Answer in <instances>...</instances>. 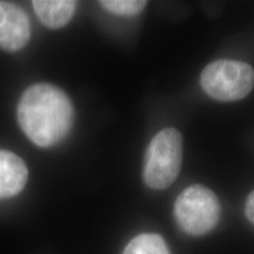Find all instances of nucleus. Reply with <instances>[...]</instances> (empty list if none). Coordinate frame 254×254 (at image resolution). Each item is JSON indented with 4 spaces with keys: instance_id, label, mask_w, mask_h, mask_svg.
Here are the masks:
<instances>
[{
    "instance_id": "nucleus-1",
    "label": "nucleus",
    "mask_w": 254,
    "mask_h": 254,
    "mask_svg": "<svg viewBox=\"0 0 254 254\" xmlns=\"http://www.w3.org/2000/svg\"><path fill=\"white\" fill-rule=\"evenodd\" d=\"M74 110L68 95L59 87L39 82L28 87L18 105V122L34 145L51 147L68 134Z\"/></svg>"
},
{
    "instance_id": "nucleus-2",
    "label": "nucleus",
    "mask_w": 254,
    "mask_h": 254,
    "mask_svg": "<svg viewBox=\"0 0 254 254\" xmlns=\"http://www.w3.org/2000/svg\"><path fill=\"white\" fill-rule=\"evenodd\" d=\"M183 163V136L172 127L153 136L145 155L142 178L153 190H165L176 182Z\"/></svg>"
},
{
    "instance_id": "nucleus-3",
    "label": "nucleus",
    "mask_w": 254,
    "mask_h": 254,
    "mask_svg": "<svg viewBox=\"0 0 254 254\" xmlns=\"http://www.w3.org/2000/svg\"><path fill=\"white\" fill-rule=\"evenodd\" d=\"M202 90L215 100H241L254 87V69L238 60H217L208 64L200 75Z\"/></svg>"
},
{
    "instance_id": "nucleus-4",
    "label": "nucleus",
    "mask_w": 254,
    "mask_h": 254,
    "mask_svg": "<svg viewBox=\"0 0 254 254\" xmlns=\"http://www.w3.org/2000/svg\"><path fill=\"white\" fill-rule=\"evenodd\" d=\"M220 202L213 190L202 185H192L180 193L174 204L178 225L190 236H204L217 226L220 219Z\"/></svg>"
},
{
    "instance_id": "nucleus-5",
    "label": "nucleus",
    "mask_w": 254,
    "mask_h": 254,
    "mask_svg": "<svg viewBox=\"0 0 254 254\" xmlns=\"http://www.w3.org/2000/svg\"><path fill=\"white\" fill-rule=\"evenodd\" d=\"M30 19L26 12L12 2L0 1V49L15 52L28 43Z\"/></svg>"
},
{
    "instance_id": "nucleus-6",
    "label": "nucleus",
    "mask_w": 254,
    "mask_h": 254,
    "mask_svg": "<svg viewBox=\"0 0 254 254\" xmlns=\"http://www.w3.org/2000/svg\"><path fill=\"white\" fill-rule=\"evenodd\" d=\"M27 179L28 170L23 159L12 152L0 150V199L20 193Z\"/></svg>"
},
{
    "instance_id": "nucleus-7",
    "label": "nucleus",
    "mask_w": 254,
    "mask_h": 254,
    "mask_svg": "<svg viewBox=\"0 0 254 254\" xmlns=\"http://www.w3.org/2000/svg\"><path fill=\"white\" fill-rule=\"evenodd\" d=\"M32 4L41 23L53 30L67 25L77 7L72 0H36Z\"/></svg>"
},
{
    "instance_id": "nucleus-8",
    "label": "nucleus",
    "mask_w": 254,
    "mask_h": 254,
    "mask_svg": "<svg viewBox=\"0 0 254 254\" xmlns=\"http://www.w3.org/2000/svg\"><path fill=\"white\" fill-rule=\"evenodd\" d=\"M124 254H170V251L163 237L154 233H144L129 241Z\"/></svg>"
},
{
    "instance_id": "nucleus-9",
    "label": "nucleus",
    "mask_w": 254,
    "mask_h": 254,
    "mask_svg": "<svg viewBox=\"0 0 254 254\" xmlns=\"http://www.w3.org/2000/svg\"><path fill=\"white\" fill-rule=\"evenodd\" d=\"M104 8L113 14L125 15V17H133L144 11L147 5V1L142 0H105L100 1Z\"/></svg>"
},
{
    "instance_id": "nucleus-10",
    "label": "nucleus",
    "mask_w": 254,
    "mask_h": 254,
    "mask_svg": "<svg viewBox=\"0 0 254 254\" xmlns=\"http://www.w3.org/2000/svg\"><path fill=\"white\" fill-rule=\"evenodd\" d=\"M245 214L251 224L254 225V190L247 196L245 205Z\"/></svg>"
}]
</instances>
